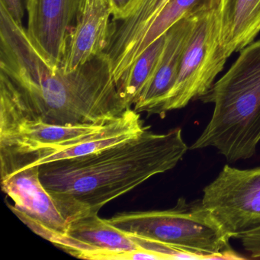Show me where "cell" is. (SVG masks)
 Here are the masks:
<instances>
[{"mask_svg":"<svg viewBox=\"0 0 260 260\" xmlns=\"http://www.w3.org/2000/svg\"><path fill=\"white\" fill-rule=\"evenodd\" d=\"M128 109L106 53L69 72L53 68L0 5V130L30 122L106 125Z\"/></svg>","mask_w":260,"mask_h":260,"instance_id":"6da1fadb","label":"cell"},{"mask_svg":"<svg viewBox=\"0 0 260 260\" xmlns=\"http://www.w3.org/2000/svg\"><path fill=\"white\" fill-rule=\"evenodd\" d=\"M188 150L180 127L158 134L146 126L137 136L95 153L42 164L39 174L74 220L99 214L106 204L171 170Z\"/></svg>","mask_w":260,"mask_h":260,"instance_id":"7a4b0ae2","label":"cell"},{"mask_svg":"<svg viewBox=\"0 0 260 260\" xmlns=\"http://www.w3.org/2000/svg\"><path fill=\"white\" fill-rule=\"evenodd\" d=\"M200 100L214 105V111L190 148L213 147L229 162L252 157L260 141V39L240 51Z\"/></svg>","mask_w":260,"mask_h":260,"instance_id":"3957f363","label":"cell"},{"mask_svg":"<svg viewBox=\"0 0 260 260\" xmlns=\"http://www.w3.org/2000/svg\"><path fill=\"white\" fill-rule=\"evenodd\" d=\"M127 235L168 245L198 259L243 258L231 249V237L202 205L178 199L167 210L121 212L107 219Z\"/></svg>","mask_w":260,"mask_h":260,"instance_id":"277c9868","label":"cell"},{"mask_svg":"<svg viewBox=\"0 0 260 260\" xmlns=\"http://www.w3.org/2000/svg\"><path fill=\"white\" fill-rule=\"evenodd\" d=\"M220 7L202 12L198 16L184 51L177 79L159 109L158 115L182 109L200 100L212 87L228 57L220 43Z\"/></svg>","mask_w":260,"mask_h":260,"instance_id":"5b68a950","label":"cell"},{"mask_svg":"<svg viewBox=\"0 0 260 260\" xmlns=\"http://www.w3.org/2000/svg\"><path fill=\"white\" fill-rule=\"evenodd\" d=\"M202 205L231 238L260 226V167L238 169L225 165L203 190Z\"/></svg>","mask_w":260,"mask_h":260,"instance_id":"8992f818","label":"cell"},{"mask_svg":"<svg viewBox=\"0 0 260 260\" xmlns=\"http://www.w3.org/2000/svg\"><path fill=\"white\" fill-rule=\"evenodd\" d=\"M1 186L13 200L10 209L35 233L45 230L66 234L69 222L60 202L41 181L39 166L1 176Z\"/></svg>","mask_w":260,"mask_h":260,"instance_id":"52a82bcc","label":"cell"},{"mask_svg":"<svg viewBox=\"0 0 260 260\" xmlns=\"http://www.w3.org/2000/svg\"><path fill=\"white\" fill-rule=\"evenodd\" d=\"M82 0H26L27 34L39 54L60 68Z\"/></svg>","mask_w":260,"mask_h":260,"instance_id":"ba28073f","label":"cell"},{"mask_svg":"<svg viewBox=\"0 0 260 260\" xmlns=\"http://www.w3.org/2000/svg\"><path fill=\"white\" fill-rule=\"evenodd\" d=\"M59 247L86 259H120L127 251L139 249L130 236L92 213L70 223Z\"/></svg>","mask_w":260,"mask_h":260,"instance_id":"9c48e42d","label":"cell"},{"mask_svg":"<svg viewBox=\"0 0 260 260\" xmlns=\"http://www.w3.org/2000/svg\"><path fill=\"white\" fill-rule=\"evenodd\" d=\"M141 115L133 108L108 124L101 132L86 139L63 148L42 153L0 159V173L9 174L21 168L40 166L52 161L69 159L95 153L141 134L145 128Z\"/></svg>","mask_w":260,"mask_h":260,"instance_id":"30bf717a","label":"cell"},{"mask_svg":"<svg viewBox=\"0 0 260 260\" xmlns=\"http://www.w3.org/2000/svg\"><path fill=\"white\" fill-rule=\"evenodd\" d=\"M108 124L62 126L42 122L17 124L0 130V159L63 148L101 132Z\"/></svg>","mask_w":260,"mask_h":260,"instance_id":"8fae6325","label":"cell"},{"mask_svg":"<svg viewBox=\"0 0 260 260\" xmlns=\"http://www.w3.org/2000/svg\"><path fill=\"white\" fill-rule=\"evenodd\" d=\"M111 16V0H82L75 24L68 36L60 70L74 71L104 52Z\"/></svg>","mask_w":260,"mask_h":260,"instance_id":"7c38bea8","label":"cell"},{"mask_svg":"<svg viewBox=\"0 0 260 260\" xmlns=\"http://www.w3.org/2000/svg\"><path fill=\"white\" fill-rule=\"evenodd\" d=\"M199 14L182 18L166 33L165 46L157 69L134 105L135 112L158 115L161 106L176 83L184 51Z\"/></svg>","mask_w":260,"mask_h":260,"instance_id":"4fadbf2b","label":"cell"},{"mask_svg":"<svg viewBox=\"0 0 260 260\" xmlns=\"http://www.w3.org/2000/svg\"><path fill=\"white\" fill-rule=\"evenodd\" d=\"M169 2L170 0H134L123 19H112L104 52L112 63L117 84L124 75L129 56Z\"/></svg>","mask_w":260,"mask_h":260,"instance_id":"5bb4252c","label":"cell"},{"mask_svg":"<svg viewBox=\"0 0 260 260\" xmlns=\"http://www.w3.org/2000/svg\"><path fill=\"white\" fill-rule=\"evenodd\" d=\"M220 43L229 58L254 42L260 32V0H221Z\"/></svg>","mask_w":260,"mask_h":260,"instance_id":"9a60e30c","label":"cell"},{"mask_svg":"<svg viewBox=\"0 0 260 260\" xmlns=\"http://www.w3.org/2000/svg\"><path fill=\"white\" fill-rule=\"evenodd\" d=\"M220 2L221 0H170L129 56L124 75L140 54L156 39L166 34L178 21L185 16L197 15L205 10L220 7Z\"/></svg>","mask_w":260,"mask_h":260,"instance_id":"2e32d148","label":"cell"},{"mask_svg":"<svg viewBox=\"0 0 260 260\" xmlns=\"http://www.w3.org/2000/svg\"><path fill=\"white\" fill-rule=\"evenodd\" d=\"M166 43V34L147 47L118 83V89L127 106L132 108L153 78Z\"/></svg>","mask_w":260,"mask_h":260,"instance_id":"e0dca14e","label":"cell"},{"mask_svg":"<svg viewBox=\"0 0 260 260\" xmlns=\"http://www.w3.org/2000/svg\"><path fill=\"white\" fill-rule=\"evenodd\" d=\"M233 238L241 242L251 258H260V226L235 234Z\"/></svg>","mask_w":260,"mask_h":260,"instance_id":"ac0fdd59","label":"cell"},{"mask_svg":"<svg viewBox=\"0 0 260 260\" xmlns=\"http://www.w3.org/2000/svg\"><path fill=\"white\" fill-rule=\"evenodd\" d=\"M0 4L4 6L9 14L17 23L22 24L24 16L23 0H0Z\"/></svg>","mask_w":260,"mask_h":260,"instance_id":"d6986e66","label":"cell"},{"mask_svg":"<svg viewBox=\"0 0 260 260\" xmlns=\"http://www.w3.org/2000/svg\"><path fill=\"white\" fill-rule=\"evenodd\" d=\"M134 0H111L112 20H119L125 16Z\"/></svg>","mask_w":260,"mask_h":260,"instance_id":"ffe728a7","label":"cell"}]
</instances>
